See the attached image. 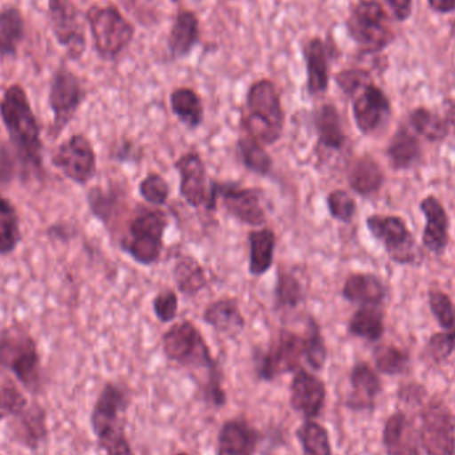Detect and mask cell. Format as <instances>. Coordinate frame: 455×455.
<instances>
[{
	"label": "cell",
	"mask_w": 455,
	"mask_h": 455,
	"mask_svg": "<svg viewBox=\"0 0 455 455\" xmlns=\"http://www.w3.org/2000/svg\"><path fill=\"white\" fill-rule=\"evenodd\" d=\"M352 39L366 52H377L393 40V29L387 12L376 0H361L347 19Z\"/></svg>",
	"instance_id": "9c48e42d"
},
{
	"label": "cell",
	"mask_w": 455,
	"mask_h": 455,
	"mask_svg": "<svg viewBox=\"0 0 455 455\" xmlns=\"http://www.w3.org/2000/svg\"><path fill=\"white\" fill-rule=\"evenodd\" d=\"M88 205L93 216L108 227L122 212V208L125 207L124 195L119 188L103 189L95 187L88 192Z\"/></svg>",
	"instance_id": "e575fe53"
},
{
	"label": "cell",
	"mask_w": 455,
	"mask_h": 455,
	"mask_svg": "<svg viewBox=\"0 0 455 455\" xmlns=\"http://www.w3.org/2000/svg\"><path fill=\"white\" fill-rule=\"evenodd\" d=\"M429 4L438 12H451L455 10V0H429Z\"/></svg>",
	"instance_id": "9f6ffc18"
},
{
	"label": "cell",
	"mask_w": 455,
	"mask_h": 455,
	"mask_svg": "<svg viewBox=\"0 0 455 455\" xmlns=\"http://www.w3.org/2000/svg\"><path fill=\"white\" fill-rule=\"evenodd\" d=\"M317 133V149L323 152H341L347 147V136L339 109L333 104H323L313 117Z\"/></svg>",
	"instance_id": "603a6c76"
},
{
	"label": "cell",
	"mask_w": 455,
	"mask_h": 455,
	"mask_svg": "<svg viewBox=\"0 0 455 455\" xmlns=\"http://www.w3.org/2000/svg\"><path fill=\"white\" fill-rule=\"evenodd\" d=\"M175 455H189V454L186 453V451H180V453H176Z\"/></svg>",
	"instance_id": "6f0895ef"
},
{
	"label": "cell",
	"mask_w": 455,
	"mask_h": 455,
	"mask_svg": "<svg viewBox=\"0 0 455 455\" xmlns=\"http://www.w3.org/2000/svg\"><path fill=\"white\" fill-rule=\"evenodd\" d=\"M173 2H178V0H173Z\"/></svg>",
	"instance_id": "680465c9"
},
{
	"label": "cell",
	"mask_w": 455,
	"mask_h": 455,
	"mask_svg": "<svg viewBox=\"0 0 455 455\" xmlns=\"http://www.w3.org/2000/svg\"><path fill=\"white\" fill-rule=\"evenodd\" d=\"M20 240L18 212L7 199L0 196V256L12 253Z\"/></svg>",
	"instance_id": "b9f144b4"
},
{
	"label": "cell",
	"mask_w": 455,
	"mask_h": 455,
	"mask_svg": "<svg viewBox=\"0 0 455 455\" xmlns=\"http://www.w3.org/2000/svg\"><path fill=\"white\" fill-rule=\"evenodd\" d=\"M248 270L253 277H262L272 269L275 262L277 235L272 228H259L248 233Z\"/></svg>",
	"instance_id": "484cf974"
},
{
	"label": "cell",
	"mask_w": 455,
	"mask_h": 455,
	"mask_svg": "<svg viewBox=\"0 0 455 455\" xmlns=\"http://www.w3.org/2000/svg\"><path fill=\"white\" fill-rule=\"evenodd\" d=\"M387 156L393 170H411L422 156L421 141L419 136L408 125H401L390 139Z\"/></svg>",
	"instance_id": "4316f807"
},
{
	"label": "cell",
	"mask_w": 455,
	"mask_h": 455,
	"mask_svg": "<svg viewBox=\"0 0 455 455\" xmlns=\"http://www.w3.org/2000/svg\"><path fill=\"white\" fill-rule=\"evenodd\" d=\"M305 363L313 371H321L328 361L329 350L320 323L313 315H307L305 331Z\"/></svg>",
	"instance_id": "ab89813d"
},
{
	"label": "cell",
	"mask_w": 455,
	"mask_h": 455,
	"mask_svg": "<svg viewBox=\"0 0 455 455\" xmlns=\"http://www.w3.org/2000/svg\"><path fill=\"white\" fill-rule=\"evenodd\" d=\"M421 443L427 455H454L455 417L451 409L433 401L422 413Z\"/></svg>",
	"instance_id": "4fadbf2b"
},
{
	"label": "cell",
	"mask_w": 455,
	"mask_h": 455,
	"mask_svg": "<svg viewBox=\"0 0 455 455\" xmlns=\"http://www.w3.org/2000/svg\"><path fill=\"white\" fill-rule=\"evenodd\" d=\"M171 108L179 122L189 130H197L204 122V104L192 88H176L171 95Z\"/></svg>",
	"instance_id": "1f68e13d"
},
{
	"label": "cell",
	"mask_w": 455,
	"mask_h": 455,
	"mask_svg": "<svg viewBox=\"0 0 455 455\" xmlns=\"http://www.w3.org/2000/svg\"><path fill=\"white\" fill-rule=\"evenodd\" d=\"M0 366L7 368L26 389L37 392L42 385V368L36 344L20 329L0 334Z\"/></svg>",
	"instance_id": "52a82bcc"
},
{
	"label": "cell",
	"mask_w": 455,
	"mask_h": 455,
	"mask_svg": "<svg viewBox=\"0 0 455 455\" xmlns=\"http://www.w3.org/2000/svg\"><path fill=\"white\" fill-rule=\"evenodd\" d=\"M273 297L275 309H297L305 299L304 285L293 272L280 269L277 272Z\"/></svg>",
	"instance_id": "74e56055"
},
{
	"label": "cell",
	"mask_w": 455,
	"mask_h": 455,
	"mask_svg": "<svg viewBox=\"0 0 455 455\" xmlns=\"http://www.w3.org/2000/svg\"><path fill=\"white\" fill-rule=\"evenodd\" d=\"M302 455H333L328 429L315 419H305L296 430Z\"/></svg>",
	"instance_id": "8d00e7d4"
},
{
	"label": "cell",
	"mask_w": 455,
	"mask_h": 455,
	"mask_svg": "<svg viewBox=\"0 0 455 455\" xmlns=\"http://www.w3.org/2000/svg\"><path fill=\"white\" fill-rule=\"evenodd\" d=\"M419 210L425 216V229L422 233V243L430 253H445L451 238V219L443 203L437 197L429 195L422 199Z\"/></svg>",
	"instance_id": "ffe728a7"
},
{
	"label": "cell",
	"mask_w": 455,
	"mask_h": 455,
	"mask_svg": "<svg viewBox=\"0 0 455 455\" xmlns=\"http://www.w3.org/2000/svg\"><path fill=\"white\" fill-rule=\"evenodd\" d=\"M130 403V393L122 385L107 382L91 413V427L95 437L123 427L122 417Z\"/></svg>",
	"instance_id": "ac0fdd59"
},
{
	"label": "cell",
	"mask_w": 455,
	"mask_h": 455,
	"mask_svg": "<svg viewBox=\"0 0 455 455\" xmlns=\"http://www.w3.org/2000/svg\"><path fill=\"white\" fill-rule=\"evenodd\" d=\"M176 291L184 297L194 299L208 286L207 273L199 259L194 256H181L173 267Z\"/></svg>",
	"instance_id": "f546056e"
},
{
	"label": "cell",
	"mask_w": 455,
	"mask_h": 455,
	"mask_svg": "<svg viewBox=\"0 0 455 455\" xmlns=\"http://www.w3.org/2000/svg\"><path fill=\"white\" fill-rule=\"evenodd\" d=\"M382 443L387 455H421L405 414L395 413L385 422Z\"/></svg>",
	"instance_id": "83f0119b"
},
{
	"label": "cell",
	"mask_w": 455,
	"mask_h": 455,
	"mask_svg": "<svg viewBox=\"0 0 455 455\" xmlns=\"http://www.w3.org/2000/svg\"><path fill=\"white\" fill-rule=\"evenodd\" d=\"M115 156L119 162H133V160H140L141 151L140 148H136L132 141H123L120 144L117 151L115 152Z\"/></svg>",
	"instance_id": "db71d44e"
},
{
	"label": "cell",
	"mask_w": 455,
	"mask_h": 455,
	"mask_svg": "<svg viewBox=\"0 0 455 455\" xmlns=\"http://www.w3.org/2000/svg\"><path fill=\"white\" fill-rule=\"evenodd\" d=\"M51 26L58 42L68 51L72 59L84 52V26L80 13L71 0H48Z\"/></svg>",
	"instance_id": "5bb4252c"
},
{
	"label": "cell",
	"mask_w": 455,
	"mask_h": 455,
	"mask_svg": "<svg viewBox=\"0 0 455 455\" xmlns=\"http://www.w3.org/2000/svg\"><path fill=\"white\" fill-rule=\"evenodd\" d=\"M199 39V20L191 11H180L170 35V50L176 58H183Z\"/></svg>",
	"instance_id": "836d02e7"
},
{
	"label": "cell",
	"mask_w": 455,
	"mask_h": 455,
	"mask_svg": "<svg viewBox=\"0 0 455 455\" xmlns=\"http://www.w3.org/2000/svg\"><path fill=\"white\" fill-rule=\"evenodd\" d=\"M91 34L99 55L107 60L117 58L132 40V24L112 5H93L87 13Z\"/></svg>",
	"instance_id": "ba28073f"
},
{
	"label": "cell",
	"mask_w": 455,
	"mask_h": 455,
	"mask_svg": "<svg viewBox=\"0 0 455 455\" xmlns=\"http://www.w3.org/2000/svg\"><path fill=\"white\" fill-rule=\"evenodd\" d=\"M170 218L157 207H139L127 224V233L120 240V248L136 264L151 267L162 257L164 235Z\"/></svg>",
	"instance_id": "3957f363"
},
{
	"label": "cell",
	"mask_w": 455,
	"mask_h": 455,
	"mask_svg": "<svg viewBox=\"0 0 455 455\" xmlns=\"http://www.w3.org/2000/svg\"><path fill=\"white\" fill-rule=\"evenodd\" d=\"M0 116L21 164L40 172L43 168V144L39 123L21 85L13 84L5 90L0 100Z\"/></svg>",
	"instance_id": "6da1fadb"
},
{
	"label": "cell",
	"mask_w": 455,
	"mask_h": 455,
	"mask_svg": "<svg viewBox=\"0 0 455 455\" xmlns=\"http://www.w3.org/2000/svg\"><path fill=\"white\" fill-rule=\"evenodd\" d=\"M162 347L165 358L176 365L207 371L208 374L221 371L202 331L191 320L180 321L168 328L163 333Z\"/></svg>",
	"instance_id": "277c9868"
},
{
	"label": "cell",
	"mask_w": 455,
	"mask_h": 455,
	"mask_svg": "<svg viewBox=\"0 0 455 455\" xmlns=\"http://www.w3.org/2000/svg\"><path fill=\"white\" fill-rule=\"evenodd\" d=\"M325 382L315 373L305 368L294 371L289 387V405L305 419H315L325 408Z\"/></svg>",
	"instance_id": "2e32d148"
},
{
	"label": "cell",
	"mask_w": 455,
	"mask_h": 455,
	"mask_svg": "<svg viewBox=\"0 0 455 455\" xmlns=\"http://www.w3.org/2000/svg\"><path fill=\"white\" fill-rule=\"evenodd\" d=\"M264 192L259 188L243 187L233 181L211 180L210 203L205 210H218L220 200L230 218L243 226L259 228L267 223V212L262 205Z\"/></svg>",
	"instance_id": "8992f818"
},
{
	"label": "cell",
	"mask_w": 455,
	"mask_h": 455,
	"mask_svg": "<svg viewBox=\"0 0 455 455\" xmlns=\"http://www.w3.org/2000/svg\"><path fill=\"white\" fill-rule=\"evenodd\" d=\"M326 207H328L331 219L339 223H352L355 220V213H357V203H355V197L345 189H334V191L329 192L326 196Z\"/></svg>",
	"instance_id": "f6af8a7d"
},
{
	"label": "cell",
	"mask_w": 455,
	"mask_h": 455,
	"mask_svg": "<svg viewBox=\"0 0 455 455\" xmlns=\"http://www.w3.org/2000/svg\"><path fill=\"white\" fill-rule=\"evenodd\" d=\"M352 393L345 401V406L353 411H373L376 400L382 392L381 379L368 363H355L350 371Z\"/></svg>",
	"instance_id": "44dd1931"
},
{
	"label": "cell",
	"mask_w": 455,
	"mask_h": 455,
	"mask_svg": "<svg viewBox=\"0 0 455 455\" xmlns=\"http://www.w3.org/2000/svg\"><path fill=\"white\" fill-rule=\"evenodd\" d=\"M389 7L395 12V18L400 20H405L411 16V10H413V2L411 0H387Z\"/></svg>",
	"instance_id": "11a10c76"
},
{
	"label": "cell",
	"mask_w": 455,
	"mask_h": 455,
	"mask_svg": "<svg viewBox=\"0 0 455 455\" xmlns=\"http://www.w3.org/2000/svg\"><path fill=\"white\" fill-rule=\"evenodd\" d=\"M409 127L417 136L430 143H441L449 135L448 120L425 107L414 109L409 115Z\"/></svg>",
	"instance_id": "d590c367"
},
{
	"label": "cell",
	"mask_w": 455,
	"mask_h": 455,
	"mask_svg": "<svg viewBox=\"0 0 455 455\" xmlns=\"http://www.w3.org/2000/svg\"><path fill=\"white\" fill-rule=\"evenodd\" d=\"M203 321L213 331L228 337L240 336L246 323L240 302L233 297H223L207 305L203 313Z\"/></svg>",
	"instance_id": "cb8c5ba5"
},
{
	"label": "cell",
	"mask_w": 455,
	"mask_h": 455,
	"mask_svg": "<svg viewBox=\"0 0 455 455\" xmlns=\"http://www.w3.org/2000/svg\"><path fill=\"white\" fill-rule=\"evenodd\" d=\"M28 408V400L12 381H5L0 387V414L18 417Z\"/></svg>",
	"instance_id": "7dc6e473"
},
{
	"label": "cell",
	"mask_w": 455,
	"mask_h": 455,
	"mask_svg": "<svg viewBox=\"0 0 455 455\" xmlns=\"http://www.w3.org/2000/svg\"><path fill=\"white\" fill-rule=\"evenodd\" d=\"M373 361L377 371L387 376H398L408 369L409 353L395 345H377L373 349Z\"/></svg>",
	"instance_id": "7bdbcfd3"
},
{
	"label": "cell",
	"mask_w": 455,
	"mask_h": 455,
	"mask_svg": "<svg viewBox=\"0 0 455 455\" xmlns=\"http://www.w3.org/2000/svg\"><path fill=\"white\" fill-rule=\"evenodd\" d=\"M353 117L363 135L377 132L392 115V106L381 88L366 84L353 96Z\"/></svg>",
	"instance_id": "e0dca14e"
},
{
	"label": "cell",
	"mask_w": 455,
	"mask_h": 455,
	"mask_svg": "<svg viewBox=\"0 0 455 455\" xmlns=\"http://www.w3.org/2000/svg\"><path fill=\"white\" fill-rule=\"evenodd\" d=\"M235 154L243 168L254 175L267 178L273 171V159L267 154V147L257 143L249 136H241L235 143Z\"/></svg>",
	"instance_id": "d6a6232c"
},
{
	"label": "cell",
	"mask_w": 455,
	"mask_h": 455,
	"mask_svg": "<svg viewBox=\"0 0 455 455\" xmlns=\"http://www.w3.org/2000/svg\"><path fill=\"white\" fill-rule=\"evenodd\" d=\"M98 440L99 448L107 455H136L125 435L124 427L104 433Z\"/></svg>",
	"instance_id": "c3c4849f"
},
{
	"label": "cell",
	"mask_w": 455,
	"mask_h": 455,
	"mask_svg": "<svg viewBox=\"0 0 455 455\" xmlns=\"http://www.w3.org/2000/svg\"><path fill=\"white\" fill-rule=\"evenodd\" d=\"M455 352V331H443L430 337L427 345V353L435 363L448 360Z\"/></svg>",
	"instance_id": "f907efd6"
},
{
	"label": "cell",
	"mask_w": 455,
	"mask_h": 455,
	"mask_svg": "<svg viewBox=\"0 0 455 455\" xmlns=\"http://www.w3.org/2000/svg\"><path fill=\"white\" fill-rule=\"evenodd\" d=\"M19 419V430L20 441L28 448L36 449L39 443L47 437V427H45V413L39 405L28 406Z\"/></svg>",
	"instance_id": "60d3db41"
},
{
	"label": "cell",
	"mask_w": 455,
	"mask_h": 455,
	"mask_svg": "<svg viewBox=\"0 0 455 455\" xmlns=\"http://www.w3.org/2000/svg\"><path fill=\"white\" fill-rule=\"evenodd\" d=\"M283 125L285 112L277 85L267 79L253 83L241 109V130L261 146L270 147L280 140Z\"/></svg>",
	"instance_id": "7a4b0ae2"
},
{
	"label": "cell",
	"mask_w": 455,
	"mask_h": 455,
	"mask_svg": "<svg viewBox=\"0 0 455 455\" xmlns=\"http://www.w3.org/2000/svg\"><path fill=\"white\" fill-rule=\"evenodd\" d=\"M24 37V21L16 8L0 12V56H15Z\"/></svg>",
	"instance_id": "f35d334b"
},
{
	"label": "cell",
	"mask_w": 455,
	"mask_h": 455,
	"mask_svg": "<svg viewBox=\"0 0 455 455\" xmlns=\"http://www.w3.org/2000/svg\"><path fill=\"white\" fill-rule=\"evenodd\" d=\"M347 180L350 189L361 197L379 194L387 181L384 170L371 155L355 157L347 168Z\"/></svg>",
	"instance_id": "7402d4cb"
},
{
	"label": "cell",
	"mask_w": 455,
	"mask_h": 455,
	"mask_svg": "<svg viewBox=\"0 0 455 455\" xmlns=\"http://www.w3.org/2000/svg\"><path fill=\"white\" fill-rule=\"evenodd\" d=\"M139 195L154 207H164L171 196L170 183L159 172H149L139 184Z\"/></svg>",
	"instance_id": "ee69618b"
},
{
	"label": "cell",
	"mask_w": 455,
	"mask_h": 455,
	"mask_svg": "<svg viewBox=\"0 0 455 455\" xmlns=\"http://www.w3.org/2000/svg\"><path fill=\"white\" fill-rule=\"evenodd\" d=\"M155 315L163 323H170L178 317L179 294L173 289H164L155 296L152 301Z\"/></svg>",
	"instance_id": "681fc988"
},
{
	"label": "cell",
	"mask_w": 455,
	"mask_h": 455,
	"mask_svg": "<svg viewBox=\"0 0 455 455\" xmlns=\"http://www.w3.org/2000/svg\"><path fill=\"white\" fill-rule=\"evenodd\" d=\"M341 294L350 304L381 305L387 299V289L379 275L357 272L347 275Z\"/></svg>",
	"instance_id": "d4e9b609"
},
{
	"label": "cell",
	"mask_w": 455,
	"mask_h": 455,
	"mask_svg": "<svg viewBox=\"0 0 455 455\" xmlns=\"http://www.w3.org/2000/svg\"><path fill=\"white\" fill-rule=\"evenodd\" d=\"M336 82L345 95L353 98L358 91L363 90L366 84L371 83V79L368 72L360 71V69H350V71L339 72L336 76Z\"/></svg>",
	"instance_id": "f5cc1de1"
},
{
	"label": "cell",
	"mask_w": 455,
	"mask_h": 455,
	"mask_svg": "<svg viewBox=\"0 0 455 455\" xmlns=\"http://www.w3.org/2000/svg\"><path fill=\"white\" fill-rule=\"evenodd\" d=\"M173 168L180 176V196L192 208H207L210 203L211 181L208 183L207 167L199 152L181 155Z\"/></svg>",
	"instance_id": "9a60e30c"
},
{
	"label": "cell",
	"mask_w": 455,
	"mask_h": 455,
	"mask_svg": "<svg viewBox=\"0 0 455 455\" xmlns=\"http://www.w3.org/2000/svg\"><path fill=\"white\" fill-rule=\"evenodd\" d=\"M52 164L74 183L85 186L96 175L98 159L95 148L87 136L72 135L56 149Z\"/></svg>",
	"instance_id": "8fae6325"
},
{
	"label": "cell",
	"mask_w": 455,
	"mask_h": 455,
	"mask_svg": "<svg viewBox=\"0 0 455 455\" xmlns=\"http://www.w3.org/2000/svg\"><path fill=\"white\" fill-rule=\"evenodd\" d=\"M84 90L79 77L66 67H60L53 75L50 90L51 111L53 114V124L51 133L60 135L61 131L69 124L77 109L84 100Z\"/></svg>",
	"instance_id": "7c38bea8"
},
{
	"label": "cell",
	"mask_w": 455,
	"mask_h": 455,
	"mask_svg": "<svg viewBox=\"0 0 455 455\" xmlns=\"http://www.w3.org/2000/svg\"><path fill=\"white\" fill-rule=\"evenodd\" d=\"M305 60H307V92L310 96H320L329 87L328 52L323 40H310L305 45Z\"/></svg>",
	"instance_id": "f1b7e54d"
},
{
	"label": "cell",
	"mask_w": 455,
	"mask_h": 455,
	"mask_svg": "<svg viewBox=\"0 0 455 455\" xmlns=\"http://www.w3.org/2000/svg\"><path fill=\"white\" fill-rule=\"evenodd\" d=\"M262 435L243 417L227 419L218 435L216 455H254Z\"/></svg>",
	"instance_id": "d6986e66"
},
{
	"label": "cell",
	"mask_w": 455,
	"mask_h": 455,
	"mask_svg": "<svg viewBox=\"0 0 455 455\" xmlns=\"http://www.w3.org/2000/svg\"><path fill=\"white\" fill-rule=\"evenodd\" d=\"M429 307L437 323L443 331H455V305L449 294L443 291H430Z\"/></svg>",
	"instance_id": "bcb514c9"
},
{
	"label": "cell",
	"mask_w": 455,
	"mask_h": 455,
	"mask_svg": "<svg viewBox=\"0 0 455 455\" xmlns=\"http://www.w3.org/2000/svg\"><path fill=\"white\" fill-rule=\"evenodd\" d=\"M347 331L369 342L381 339L385 333V312L381 305H361L350 317Z\"/></svg>",
	"instance_id": "4dcf8cb0"
},
{
	"label": "cell",
	"mask_w": 455,
	"mask_h": 455,
	"mask_svg": "<svg viewBox=\"0 0 455 455\" xmlns=\"http://www.w3.org/2000/svg\"><path fill=\"white\" fill-rule=\"evenodd\" d=\"M366 228L384 246L392 261L401 265H416L419 261V249L416 237L408 224L400 216L371 215L366 218Z\"/></svg>",
	"instance_id": "30bf717a"
},
{
	"label": "cell",
	"mask_w": 455,
	"mask_h": 455,
	"mask_svg": "<svg viewBox=\"0 0 455 455\" xmlns=\"http://www.w3.org/2000/svg\"><path fill=\"white\" fill-rule=\"evenodd\" d=\"M305 336L288 329H281L267 347L253 352L254 373L262 382L275 381L302 368L305 361Z\"/></svg>",
	"instance_id": "5b68a950"
},
{
	"label": "cell",
	"mask_w": 455,
	"mask_h": 455,
	"mask_svg": "<svg viewBox=\"0 0 455 455\" xmlns=\"http://www.w3.org/2000/svg\"><path fill=\"white\" fill-rule=\"evenodd\" d=\"M203 398L208 405L221 409L227 405L228 395L223 387V371L208 374L207 381L202 387Z\"/></svg>",
	"instance_id": "816d5d0a"
}]
</instances>
